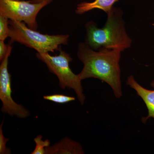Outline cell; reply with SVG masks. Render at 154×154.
I'll return each instance as SVG.
<instances>
[{
	"label": "cell",
	"instance_id": "obj_1",
	"mask_svg": "<svg viewBox=\"0 0 154 154\" xmlns=\"http://www.w3.org/2000/svg\"><path fill=\"white\" fill-rule=\"evenodd\" d=\"M119 50L101 48L95 50L86 42L79 45L77 55L84 67L79 76L81 80L95 78L111 87L116 98L122 96Z\"/></svg>",
	"mask_w": 154,
	"mask_h": 154
},
{
	"label": "cell",
	"instance_id": "obj_12",
	"mask_svg": "<svg viewBox=\"0 0 154 154\" xmlns=\"http://www.w3.org/2000/svg\"><path fill=\"white\" fill-rule=\"evenodd\" d=\"M10 31L8 19L0 16V40L5 41L9 37Z\"/></svg>",
	"mask_w": 154,
	"mask_h": 154
},
{
	"label": "cell",
	"instance_id": "obj_13",
	"mask_svg": "<svg viewBox=\"0 0 154 154\" xmlns=\"http://www.w3.org/2000/svg\"><path fill=\"white\" fill-rule=\"evenodd\" d=\"M2 125L3 123L0 127V154L11 153V150L6 147V144L9 139L5 138L4 136L2 129Z\"/></svg>",
	"mask_w": 154,
	"mask_h": 154
},
{
	"label": "cell",
	"instance_id": "obj_10",
	"mask_svg": "<svg viewBox=\"0 0 154 154\" xmlns=\"http://www.w3.org/2000/svg\"><path fill=\"white\" fill-rule=\"evenodd\" d=\"M42 138V135H38L34 139L36 146L31 154H46L45 148L50 146L51 143L49 140H43Z\"/></svg>",
	"mask_w": 154,
	"mask_h": 154
},
{
	"label": "cell",
	"instance_id": "obj_2",
	"mask_svg": "<svg viewBox=\"0 0 154 154\" xmlns=\"http://www.w3.org/2000/svg\"><path fill=\"white\" fill-rule=\"evenodd\" d=\"M107 14V21L102 28L94 22L87 23L86 43L95 50L104 48L122 51L129 48L132 40L127 33L121 12L112 8Z\"/></svg>",
	"mask_w": 154,
	"mask_h": 154
},
{
	"label": "cell",
	"instance_id": "obj_9",
	"mask_svg": "<svg viewBox=\"0 0 154 154\" xmlns=\"http://www.w3.org/2000/svg\"><path fill=\"white\" fill-rule=\"evenodd\" d=\"M118 0H95L92 2H83L78 5L75 12L81 15L94 9H99L107 14L111 11L112 7Z\"/></svg>",
	"mask_w": 154,
	"mask_h": 154
},
{
	"label": "cell",
	"instance_id": "obj_6",
	"mask_svg": "<svg viewBox=\"0 0 154 154\" xmlns=\"http://www.w3.org/2000/svg\"><path fill=\"white\" fill-rule=\"evenodd\" d=\"M12 47L8 45V52L1 61L0 66V99L2 103V111L19 118H26L30 115L29 110L23 105H19L13 100L12 97L11 75L8 70V58L12 51Z\"/></svg>",
	"mask_w": 154,
	"mask_h": 154
},
{
	"label": "cell",
	"instance_id": "obj_5",
	"mask_svg": "<svg viewBox=\"0 0 154 154\" xmlns=\"http://www.w3.org/2000/svg\"><path fill=\"white\" fill-rule=\"evenodd\" d=\"M51 1L45 0L34 3L19 0H0V16L12 21L24 22L30 29L36 30L37 14Z\"/></svg>",
	"mask_w": 154,
	"mask_h": 154
},
{
	"label": "cell",
	"instance_id": "obj_11",
	"mask_svg": "<svg viewBox=\"0 0 154 154\" xmlns=\"http://www.w3.org/2000/svg\"><path fill=\"white\" fill-rule=\"evenodd\" d=\"M43 99L59 104H64L75 100L74 97L66 96L63 94H55L43 96Z\"/></svg>",
	"mask_w": 154,
	"mask_h": 154
},
{
	"label": "cell",
	"instance_id": "obj_4",
	"mask_svg": "<svg viewBox=\"0 0 154 154\" xmlns=\"http://www.w3.org/2000/svg\"><path fill=\"white\" fill-rule=\"evenodd\" d=\"M58 55L51 56L48 53H37L36 57L47 65L49 71L57 76L59 85L63 89L66 88L73 90L82 105H84L85 96L83 94L81 81L79 75L75 74L69 67V62L72 59L68 53L61 48L59 50Z\"/></svg>",
	"mask_w": 154,
	"mask_h": 154
},
{
	"label": "cell",
	"instance_id": "obj_7",
	"mask_svg": "<svg viewBox=\"0 0 154 154\" xmlns=\"http://www.w3.org/2000/svg\"><path fill=\"white\" fill-rule=\"evenodd\" d=\"M127 84L136 91L137 95L142 99L147 108L148 115L142 119V122L145 123L148 119L151 117L154 119V90H148L142 87L135 81L133 75L128 78ZM151 85L154 88V80Z\"/></svg>",
	"mask_w": 154,
	"mask_h": 154
},
{
	"label": "cell",
	"instance_id": "obj_14",
	"mask_svg": "<svg viewBox=\"0 0 154 154\" xmlns=\"http://www.w3.org/2000/svg\"><path fill=\"white\" fill-rule=\"evenodd\" d=\"M8 49V45H6L4 41H0V60L2 61L5 57Z\"/></svg>",
	"mask_w": 154,
	"mask_h": 154
},
{
	"label": "cell",
	"instance_id": "obj_8",
	"mask_svg": "<svg viewBox=\"0 0 154 154\" xmlns=\"http://www.w3.org/2000/svg\"><path fill=\"white\" fill-rule=\"evenodd\" d=\"M46 154H82L85 153L80 143L68 137L45 148Z\"/></svg>",
	"mask_w": 154,
	"mask_h": 154
},
{
	"label": "cell",
	"instance_id": "obj_15",
	"mask_svg": "<svg viewBox=\"0 0 154 154\" xmlns=\"http://www.w3.org/2000/svg\"><path fill=\"white\" fill-rule=\"evenodd\" d=\"M45 1V0H34L33 1V2L34 3H39L41 2H43V1Z\"/></svg>",
	"mask_w": 154,
	"mask_h": 154
},
{
	"label": "cell",
	"instance_id": "obj_3",
	"mask_svg": "<svg viewBox=\"0 0 154 154\" xmlns=\"http://www.w3.org/2000/svg\"><path fill=\"white\" fill-rule=\"evenodd\" d=\"M11 41L17 42L33 48L39 53L54 52L61 45H66L69 36L65 35H50L43 34L30 29L24 22L9 21Z\"/></svg>",
	"mask_w": 154,
	"mask_h": 154
}]
</instances>
